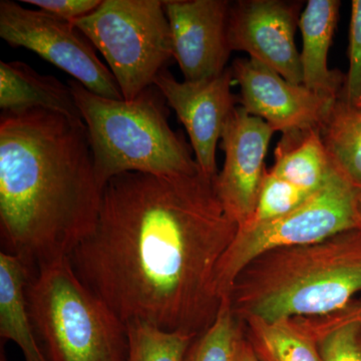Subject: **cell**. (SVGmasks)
<instances>
[{
    "instance_id": "obj_1",
    "label": "cell",
    "mask_w": 361,
    "mask_h": 361,
    "mask_svg": "<svg viewBox=\"0 0 361 361\" xmlns=\"http://www.w3.org/2000/svg\"><path fill=\"white\" fill-rule=\"evenodd\" d=\"M214 180L130 172L104 187L96 226L68 259L125 324L198 337L215 322L218 269L239 225Z\"/></svg>"
},
{
    "instance_id": "obj_2",
    "label": "cell",
    "mask_w": 361,
    "mask_h": 361,
    "mask_svg": "<svg viewBox=\"0 0 361 361\" xmlns=\"http://www.w3.org/2000/svg\"><path fill=\"white\" fill-rule=\"evenodd\" d=\"M103 189L82 118L47 110L0 116V235L33 271L68 258L96 226Z\"/></svg>"
},
{
    "instance_id": "obj_3",
    "label": "cell",
    "mask_w": 361,
    "mask_h": 361,
    "mask_svg": "<svg viewBox=\"0 0 361 361\" xmlns=\"http://www.w3.org/2000/svg\"><path fill=\"white\" fill-rule=\"evenodd\" d=\"M360 292L361 231L353 228L266 252L241 271L228 298L236 316L277 322L337 314Z\"/></svg>"
},
{
    "instance_id": "obj_4",
    "label": "cell",
    "mask_w": 361,
    "mask_h": 361,
    "mask_svg": "<svg viewBox=\"0 0 361 361\" xmlns=\"http://www.w3.org/2000/svg\"><path fill=\"white\" fill-rule=\"evenodd\" d=\"M87 126L99 187L125 173L157 176L200 173L192 147L169 123L165 97L155 85L133 101L99 97L77 80L68 82Z\"/></svg>"
},
{
    "instance_id": "obj_5",
    "label": "cell",
    "mask_w": 361,
    "mask_h": 361,
    "mask_svg": "<svg viewBox=\"0 0 361 361\" xmlns=\"http://www.w3.org/2000/svg\"><path fill=\"white\" fill-rule=\"evenodd\" d=\"M28 310L49 361H126L127 329L116 313L85 286L70 259L32 271Z\"/></svg>"
},
{
    "instance_id": "obj_6",
    "label": "cell",
    "mask_w": 361,
    "mask_h": 361,
    "mask_svg": "<svg viewBox=\"0 0 361 361\" xmlns=\"http://www.w3.org/2000/svg\"><path fill=\"white\" fill-rule=\"evenodd\" d=\"M73 25L103 54L125 101L154 85L173 59L163 1L102 0L96 11Z\"/></svg>"
},
{
    "instance_id": "obj_7",
    "label": "cell",
    "mask_w": 361,
    "mask_h": 361,
    "mask_svg": "<svg viewBox=\"0 0 361 361\" xmlns=\"http://www.w3.org/2000/svg\"><path fill=\"white\" fill-rule=\"evenodd\" d=\"M356 191L336 170L319 190L291 212L239 228L218 269V290L222 299L229 297L241 271L266 252L318 243L356 228Z\"/></svg>"
},
{
    "instance_id": "obj_8",
    "label": "cell",
    "mask_w": 361,
    "mask_h": 361,
    "mask_svg": "<svg viewBox=\"0 0 361 361\" xmlns=\"http://www.w3.org/2000/svg\"><path fill=\"white\" fill-rule=\"evenodd\" d=\"M0 37L11 47H25L39 54L97 96L123 99L110 68L73 23L11 0H1Z\"/></svg>"
},
{
    "instance_id": "obj_9",
    "label": "cell",
    "mask_w": 361,
    "mask_h": 361,
    "mask_svg": "<svg viewBox=\"0 0 361 361\" xmlns=\"http://www.w3.org/2000/svg\"><path fill=\"white\" fill-rule=\"evenodd\" d=\"M302 4L286 0L232 2L228 20L230 49L245 51L292 84L302 85L300 52L295 44Z\"/></svg>"
},
{
    "instance_id": "obj_10",
    "label": "cell",
    "mask_w": 361,
    "mask_h": 361,
    "mask_svg": "<svg viewBox=\"0 0 361 361\" xmlns=\"http://www.w3.org/2000/svg\"><path fill=\"white\" fill-rule=\"evenodd\" d=\"M234 82L231 66L199 82H179L165 68L154 80L186 129L202 174L210 179L218 175L216 149L225 123L239 104V96L232 92Z\"/></svg>"
},
{
    "instance_id": "obj_11",
    "label": "cell",
    "mask_w": 361,
    "mask_h": 361,
    "mask_svg": "<svg viewBox=\"0 0 361 361\" xmlns=\"http://www.w3.org/2000/svg\"><path fill=\"white\" fill-rule=\"evenodd\" d=\"M231 68L240 85V106L275 132L319 130L337 101L292 84L255 59H236Z\"/></svg>"
},
{
    "instance_id": "obj_12",
    "label": "cell",
    "mask_w": 361,
    "mask_h": 361,
    "mask_svg": "<svg viewBox=\"0 0 361 361\" xmlns=\"http://www.w3.org/2000/svg\"><path fill=\"white\" fill-rule=\"evenodd\" d=\"M275 130L236 106L221 135L224 166L214 180L218 198L239 228L251 220L264 177L266 153Z\"/></svg>"
},
{
    "instance_id": "obj_13",
    "label": "cell",
    "mask_w": 361,
    "mask_h": 361,
    "mask_svg": "<svg viewBox=\"0 0 361 361\" xmlns=\"http://www.w3.org/2000/svg\"><path fill=\"white\" fill-rule=\"evenodd\" d=\"M228 0H166L173 58L184 80L199 82L221 75L231 56Z\"/></svg>"
},
{
    "instance_id": "obj_14",
    "label": "cell",
    "mask_w": 361,
    "mask_h": 361,
    "mask_svg": "<svg viewBox=\"0 0 361 361\" xmlns=\"http://www.w3.org/2000/svg\"><path fill=\"white\" fill-rule=\"evenodd\" d=\"M341 6L339 0H308L299 20L302 35V85L332 99L341 97L345 82V75L329 68V52Z\"/></svg>"
},
{
    "instance_id": "obj_15",
    "label": "cell",
    "mask_w": 361,
    "mask_h": 361,
    "mask_svg": "<svg viewBox=\"0 0 361 361\" xmlns=\"http://www.w3.org/2000/svg\"><path fill=\"white\" fill-rule=\"evenodd\" d=\"M0 109L11 113L39 109L82 118L68 85L23 61H0Z\"/></svg>"
},
{
    "instance_id": "obj_16",
    "label": "cell",
    "mask_w": 361,
    "mask_h": 361,
    "mask_svg": "<svg viewBox=\"0 0 361 361\" xmlns=\"http://www.w3.org/2000/svg\"><path fill=\"white\" fill-rule=\"evenodd\" d=\"M30 273L20 256L0 252V336L16 342L25 361H49L37 341L28 310L26 286Z\"/></svg>"
},
{
    "instance_id": "obj_17",
    "label": "cell",
    "mask_w": 361,
    "mask_h": 361,
    "mask_svg": "<svg viewBox=\"0 0 361 361\" xmlns=\"http://www.w3.org/2000/svg\"><path fill=\"white\" fill-rule=\"evenodd\" d=\"M270 170L306 193L313 194L329 180L336 168L319 130L310 129L282 134Z\"/></svg>"
},
{
    "instance_id": "obj_18",
    "label": "cell",
    "mask_w": 361,
    "mask_h": 361,
    "mask_svg": "<svg viewBox=\"0 0 361 361\" xmlns=\"http://www.w3.org/2000/svg\"><path fill=\"white\" fill-rule=\"evenodd\" d=\"M254 353L260 361H322L317 338L305 318L265 322L246 317Z\"/></svg>"
},
{
    "instance_id": "obj_19",
    "label": "cell",
    "mask_w": 361,
    "mask_h": 361,
    "mask_svg": "<svg viewBox=\"0 0 361 361\" xmlns=\"http://www.w3.org/2000/svg\"><path fill=\"white\" fill-rule=\"evenodd\" d=\"M319 133L337 172L361 190V111L337 99Z\"/></svg>"
},
{
    "instance_id": "obj_20",
    "label": "cell",
    "mask_w": 361,
    "mask_h": 361,
    "mask_svg": "<svg viewBox=\"0 0 361 361\" xmlns=\"http://www.w3.org/2000/svg\"><path fill=\"white\" fill-rule=\"evenodd\" d=\"M128 353L126 361H186L196 336L167 331L144 322L126 323Z\"/></svg>"
},
{
    "instance_id": "obj_21",
    "label": "cell",
    "mask_w": 361,
    "mask_h": 361,
    "mask_svg": "<svg viewBox=\"0 0 361 361\" xmlns=\"http://www.w3.org/2000/svg\"><path fill=\"white\" fill-rule=\"evenodd\" d=\"M307 322L317 338L322 361H361V310L358 304L329 316L327 322L323 319Z\"/></svg>"
},
{
    "instance_id": "obj_22",
    "label": "cell",
    "mask_w": 361,
    "mask_h": 361,
    "mask_svg": "<svg viewBox=\"0 0 361 361\" xmlns=\"http://www.w3.org/2000/svg\"><path fill=\"white\" fill-rule=\"evenodd\" d=\"M242 336L229 298L223 299L215 322L195 339L186 361H236Z\"/></svg>"
},
{
    "instance_id": "obj_23",
    "label": "cell",
    "mask_w": 361,
    "mask_h": 361,
    "mask_svg": "<svg viewBox=\"0 0 361 361\" xmlns=\"http://www.w3.org/2000/svg\"><path fill=\"white\" fill-rule=\"evenodd\" d=\"M310 195L274 174L270 169H266L255 211L251 220L244 226L282 217L301 205Z\"/></svg>"
},
{
    "instance_id": "obj_24",
    "label": "cell",
    "mask_w": 361,
    "mask_h": 361,
    "mask_svg": "<svg viewBox=\"0 0 361 361\" xmlns=\"http://www.w3.org/2000/svg\"><path fill=\"white\" fill-rule=\"evenodd\" d=\"M348 59V71L339 99L355 106L361 101V0L351 2Z\"/></svg>"
},
{
    "instance_id": "obj_25",
    "label": "cell",
    "mask_w": 361,
    "mask_h": 361,
    "mask_svg": "<svg viewBox=\"0 0 361 361\" xmlns=\"http://www.w3.org/2000/svg\"><path fill=\"white\" fill-rule=\"evenodd\" d=\"M101 2L102 0H23L21 4H32L59 20L73 23L96 11Z\"/></svg>"
},
{
    "instance_id": "obj_26",
    "label": "cell",
    "mask_w": 361,
    "mask_h": 361,
    "mask_svg": "<svg viewBox=\"0 0 361 361\" xmlns=\"http://www.w3.org/2000/svg\"><path fill=\"white\" fill-rule=\"evenodd\" d=\"M236 361H260L256 353H254L250 342L244 336H242L241 341H240Z\"/></svg>"
},
{
    "instance_id": "obj_27",
    "label": "cell",
    "mask_w": 361,
    "mask_h": 361,
    "mask_svg": "<svg viewBox=\"0 0 361 361\" xmlns=\"http://www.w3.org/2000/svg\"><path fill=\"white\" fill-rule=\"evenodd\" d=\"M355 208L356 228L361 231V190L356 191Z\"/></svg>"
},
{
    "instance_id": "obj_28",
    "label": "cell",
    "mask_w": 361,
    "mask_h": 361,
    "mask_svg": "<svg viewBox=\"0 0 361 361\" xmlns=\"http://www.w3.org/2000/svg\"><path fill=\"white\" fill-rule=\"evenodd\" d=\"M355 108L357 109V110L361 111V101L360 102V103L356 104Z\"/></svg>"
},
{
    "instance_id": "obj_29",
    "label": "cell",
    "mask_w": 361,
    "mask_h": 361,
    "mask_svg": "<svg viewBox=\"0 0 361 361\" xmlns=\"http://www.w3.org/2000/svg\"><path fill=\"white\" fill-rule=\"evenodd\" d=\"M358 305H360V310H361V301H360V303L358 304Z\"/></svg>"
},
{
    "instance_id": "obj_30",
    "label": "cell",
    "mask_w": 361,
    "mask_h": 361,
    "mask_svg": "<svg viewBox=\"0 0 361 361\" xmlns=\"http://www.w3.org/2000/svg\"><path fill=\"white\" fill-rule=\"evenodd\" d=\"M360 338H361V334H360Z\"/></svg>"
}]
</instances>
